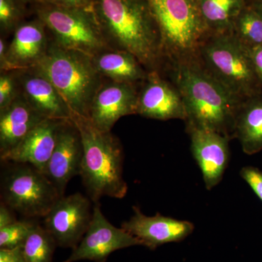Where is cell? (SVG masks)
<instances>
[{"instance_id": "obj_15", "label": "cell", "mask_w": 262, "mask_h": 262, "mask_svg": "<svg viewBox=\"0 0 262 262\" xmlns=\"http://www.w3.org/2000/svg\"><path fill=\"white\" fill-rule=\"evenodd\" d=\"M191 151L199 165L206 189L216 187L228 166L230 151L227 136L208 129L188 127Z\"/></svg>"}, {"instance_id": "obj_10", "label": "cell", "mask_w": 262, "mask_h": 262, "mask_svg": "<svg viewBox=\"0 0 262 262\" xmlns=\"http://www.w3.org/2000/svg\"><path fill=\"white\" fill-rule=\"evenodd\" d=\"M135 246H141L140 241L122 227L118 228L112 225L103 214L99 203H96L87 232L64 262L81 260L106 262L115 251Z\"/></svg>"}, {"instance_id": "obj_35", "label": "cell", "mask_w": 262, "mask_h": 262, "mask_svg": "<svg viewBox=\"0 0 262 262\" xmlns=\"http://www.w3.org/2000/svg\"><path fill=\"white\" fill-rule=\"evenodd\" d=\"M23 1L26 3V4L28 5L30 7L31 5L39 3L40 0H23Z\"/></svg>"}, {"instance_id": "obj_3", "label": "cell", "mask_w": 262, "mask_h": 262, "mask_svg": "<svg viewBox=\"0 0 262 262\" xmlns=\"http://www.w3.org/2000/svg\"><path fill=\"white\" fill-rule=\"evenodd\" d=\"M72 120L83 143L80 176L90 199L94 203L104 196L122 199L126 195L127 184L123 178L121 141L111 131L98 130L85 117L73 115Z\"/></svg>"}, {"instance_id": "obj_11", "label": "cell", "mask_w": 262, "mask_h": 262, "mask_svg": "<svg viewBox=\"0 0 262 262\" xmlns=\"http://www.w3.org/2000/svg\"><path fill=\"white\" fill-rule=\"evenodd\" d=\"M136 115L158 120L178 119L185 122L187 118L179 90L158 71L149 72L139 85Z\"/></svg>"}, {"instance_id": "obj_33", "label": "cell", "mask_w": 262, "mask_h": 262, "mask_svg": "<svg viewBox=\"0 0 262 262\" xmlns=\"http://www.w3.org/2000/svg\"><path fill=\"white\" fill-rule=\"evenodd\" d=\"M7 48L8 44L5 38L0 37V72H8L6 59Z\"/></svg>"}, {"instance_id": "obj_31", "label": "cell", "mask_w": 262, "mask_h": 262, "mask_svg": "<svg viewBox=\"0 0 262 262\" xmlns=\"http://www.w3.org/2000/svg\"><path fill=\"white\" fill-rule=\"evenodd\" d=\"M12 211L13 210L10 209L9 207L7 206L4 203L1 202V205H0V229L17 222Z\"/></svg>"}, {"instance_id": "obj_30", "label": "cell", "mask_w": 262, "mask_h": 262, "mask_svg": "<svg viewBox=\"0 0 262 262\" xmlns=\"http://www.w3.org/2000/svg\"><path fill=\"white\" fill-rule=\"evenodd\" d=\"M0 262H26L23 246L14 248H0Z\"/></svg>"}, {"instance_id": "obj_29", "label": "cell", "mask_w": 262, "mask_h": 262, "mask_svg": "<svg viewBox=\"0 0 262 262\" xmlns=\"http://www.w3.org/2000/svg\"><path fill=\"white\" fill-rule=\"evenodd\" d=\"M94 0H40L39 3H48L58 7L78 9H91Z\"/></svg>"}, {"instance_id": "obj_17", "label": "cell", "mask_w": 262, "mask_h": 262, "mask_svg": "<svg viewBox=\"0 0 262 262\" xmlns=\"http://www.w3.org/2000/svg\"><path fill=\"white\" fill-rule=\"evenodd\" d=\"M51 38L47 27L36 17L18 26L8 44V72L37 67L47 54Z\"/></svg>"}, {"instance_id": "obj_32", "label": "cell", "mask_w": 262, "mask_h": 262, "mask_svg": "<svg viewBox=\"0 0 262 262\" xmlns=\"http://www.w3.org/2000/svg\"><path fill=\"white\" fill-rule=\"evenodd\" d=\"M262 86V47L248 51Z\"/></svg>"}, {"instance_id": "obj_20", "label": "cell", "mask_w": 262, "mask_h": 262, "mask_svg": "<svg viewBox=\"0 0 262 262\" xmlns=\"http://www.w3.org/2000/svg\"><path fill=\"white\" fill-rule=\"evenodd\" d=\"M95 67L106 80L140 85L148 72L129 52L108 49L92 56Z\"/></svg>"}, {"instance_id": "obj_2", "label": "cell", "mask_w": 262, "mask_h": 262, "mask_svg": "<svg viewBox=\"0 0 262 262\" xmlns=\"http://www.w3.org/2000/svg\"><path fill=\"white\" fill-rule=\"evenodd\" d=\"M182 95L187 128L208 129L233 139L236 115L242 101L203 67L198 56L165 66Z\"/></svg>"}, {"instance_id": "obj_7", "label": "cell", "mask_w": 262, "mask_h": 262, "mask_svg": "<svg viewBox=\"0 0 262 262\" xmlns=\"http://www.w3.org/2000/svg\"><path fill=\"white\" fill-rule=\"evenodd\" d=\"M30 9L47 27L52 42L60 47L91 56L111 49L91 9L62 8L43 3L31 5Z\"/></svg>"}, {"instance_id": "obj_28", "label": "cell", "mask_w": 262, "mask_h": 262, "mask_svg": "<svg viewBox=\"0 0 262 262\" xmlns=\"http://www.w3.org/2000/svg\"><path fill=\"white\" fill-rule=\"evenodd\" d=\"M241 177L262 201V171L255 167L246 166L241 169Z\"/></svg>"}, {"instance_id": "obj_4", "label": "cell", "mask_w": 262, "mask_h": 262, "mask_svg": "<svg viewBox=\"0 0 262 262\" xmlns=\"http://www.w3.org/2000/svg\"><path fill=\"white\" fill-rule=\"evenodd\" d=\"M35 68L59 91L73 115L89 118L95 94L105 80L92 56L60 47L51 40L47 54Z\"/></svg>"}, {"instance_id": "obj_19", "label": "cell", "mask_w": 262, "mask_h": 262, "mask_svg": "<svg viewBox=\"0 0 262 262\" xmlns=\"http://www.w3.org/2000/svg\"><path fill=\"white\" fill-rule=\"evenodd\" d=\"M45 119L20 94L9 106L0 110V158L14 149Z\"/></svg>"}, {"instance_id": "obj_16", "label": "cell", "mask_w": 262, "mask_h": 262, "mask_svg": "<svg viewBox=\"0 0 262 262\" xmlns=\"http://www.w3.org/2000/svg\"><path fill=\"white\" fill-rule=\"evenodd\" d=\"M19 93L45 118L69 120L73 113L59 91L35 67L13 71Z\"/></svg>"}, {"instance_id": "obj_1", "label": "cell", "mask_w": 262, "mask_h": 262, "mask_svg": "<svg viewBox=\"0 0 262 262\" xmlns=\"http://www.w3.org/2000/svg\"><path fill=\"white\" fill-rule=\"evenodd\" d=\"M91 10L110 48L129 52L148 72L162 73L161 37L146 0H94Z\"/></svg>"}, {"instance_id": "obj_18", "label": "cell", "mask_w": 262, "mask_h": 262, "mask_svg": "<svg viewBox=\"0 0 262 262\" xmlns=\"http://www.w3.org/2000/svg\"><path fill=\"white\" fill-rule=\"evenodd\" d=\"M65 120L45 119L1 160L7 163L28 164L44 173L56 146L58 130Z\"/></svg>"}, {"instance_id": "obj_6", "label": "cell", "mask_w": 262, "mask_h": 262, "mask_svg": "<svg viewBox=\"0 0 262 262\" xmlns=\"http://www.w3.org/2000/svg\"><path fill=\"white\" fill-rule=\"evenodd\" d=\"M161 37L165 66L198 56L207 30L198 0H146Z\"/></svg>"}, {"instance_id": "obj_24", "label": "cell", "mask_w": 262, "mask_h": 262, "mask_svg": "<svg viewBox=\"0 0 262 262\" xmlns=\"http://www.w3.org/2000/svg\"><path fill=\"white\" fill-rule=\"evenodd\" d=\"M56 246L47 229L36 224L23 246L26 262H52Z\"/></svg>"}, {"instance_id": "obj_26", "label": "cell", "mask_w": 262, "mask_h": 262, "mask_svg": "<svg viewBox=\"0 0 262 262\" xmlns=\"http://www.w3.org/2000/svg\"><path fill=\"white\" fill-rule=\"evenodd\" d=\"M36 224L32 221H17L0 229V248L23 246Z\"/></svg>"}, {"instance_id": "obj_27", "label": "cell", "mask_w": 262, "mask_h": 262, "mask_svg": "<svg viewBox=\"0 0 262 262\" xmlns=\"http://www.w3.org/2000/svg\"><path fill=\"white\" fill-rule=\"evenodd\" d=\"M19 94L18 82L13 71L0 72V110L9 106Z\"/></svg>"}, {"instance_id": "obj_23", "label": "cell", "mask_w": 262, "mask_h": 262, "mask_svg": "<svg viewBox=\"0 0 262 262\" xmlns=\"http://www.w3.org/2000/svg\"><path fill=\"white\" fill-rule=\"evenodd\" d=\"M231 34L247 51L262 47V16L246 5L234 22Z\"/></svg>"}, {"instance_id": "obj_25", "label": "cell", "mask_w": 262, "mask_h": 262, "mask_svg": "<svg viewBox=\"0 0 262 262\" xmlns=\"http://www.w3.org/2000/svg\"><path fill=\"white\" fill-rule=\"evenodd\" d=\"M29 5L23 0H0V32L1 37L13 34L29 14Z\"/></svg>"}, {"instance_id": "obj_8", "label": "cell", "mask_w": 262, "mask_h": 262, "mask_svg": "<svg viewBox=\"0 0 262 262\" xmlns=\"http://www.w3.org/2000/svg\"><path fill=\"white\" fill-rule=\"evenodd\" d=\"M15 164L3 176L2 202L27 218H44L61 196L42 171L28 164Z\"/></svg>"}, {"instance_id": "obj_14", "label": "cell", "mask_w": 262, "mask_h": 262, "mask_svg": "<svg viewBox=\"0 0 262 262\" xmlns=\"http://www.w3.org/2000/svg\"><path fill=\"white\" fill-rule=\"evenodd\" d=\"M134 215L121 227L140 241L141 246L155 250L170 243H179L192 233L194 226L188 221L175 220L158 213L148 216L137 206L133 207Z\"/></svg>"}, {"instance_id": "obj_13", "label": "cell", "mask_w": 262, "mask_h": 262, "mask_svg": "<svg viewBox=\"0 0 262 262\" xmlns=\"http://www.w3.org/2000/svg\"><path fill=\"white\" fill-rule=\"evenodd\" d=\"M83 155L78 127L72 118L65 120L58 130L56 146L44 171L61 196L71 179L80 175Z\"/></svg>"}, {"instance_id": "obj_5", "label": "cell", "mask_w": 262, "mask_h": 262, "mask_svg": "<svg viewBox=\"0 0 262 262\" xmlns=\"http://www.w3.org/2000/svg\"><path fill=\"white\" fill-rule=\"evenodd\" d=\"M198 57L203 67L239 101L262 94L249 53L231 34H207Z\"/></svg>"}, {"instance_id": "obj_22", "label": "cell", "mask_w": 262, "mask_h": 262, "mask_svg": "<svg viewBox=\"0 0 262 262\" xmlns=\"http://www.w3.org/2000/svg\"><path fill=\"white\" fill-rule=\"evenodd\" d=\"M207 34L232 32L236 19L247 5L246 0H198Z\"/></svg>"}, {"instance_id": "obj_12", "label": "cell", "mask_w": 262, "mask_h": 262, "mask_svg": "<svg viewBox=\"0 0 262 262\" xmlns=\"http://www.w3.org/2000/svg\"><path fill=\"white\" fill-rule=\"evenodd\" d=\"M139 87L105 79L95 94L87 119L98 130L111 131L122 117L137 113Z\"/></svg>"}, {"instance_id": "obj_9", "label": "cell", "mask_w": 262, "mask_h": 262, "mask_svg": "<svg viewBox=\"0 0 262 262\" xmlns=\"http://www.w3.org/2000/svg\"><path fill=\"white\" fill-rule=\"evenodd\" d=\"M91 200L81 193L62 196L44 217L45 227L57 246L75 249L87 232L94 207Z\"/></svg>"}, {"instance_id": "obj_34", "label": "cell", "mask_w": 262, "mask_h": 262, "mask_svg": "<svg viewBox=\"0 0 262 262\" xmlns=\"http://www.w3.org/2000/svg\"><path fill=\"white\" fill-rule=\"evenodd\" d=\"M249 5L262 16V0H253L252 3Z\"/></svg>"}, {"instance_id": "obj_21", "label": "cell", "mask_w": 262, "mask_h": 262, "mask_svg": "<svg viewBox=\"0 0 262 262\" xmlns=\"http://www.w3.org/2000/svg\"><path fill=\"white\" fill-rule=\"evenodd\" d=\"M241 143L248 155L262 150V94L245 100L239 105L234 123L233 139Z\"/></svg>"}]
</instances>
